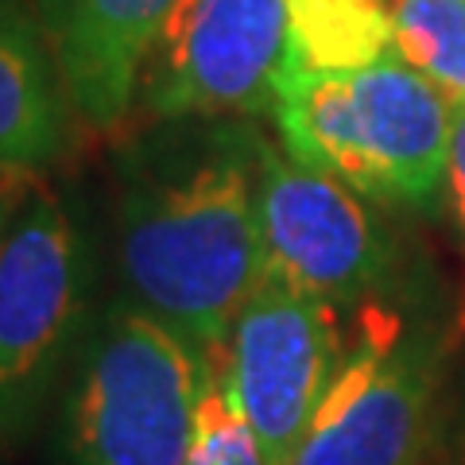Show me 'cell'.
<instances>
[{"label": "cell", "mask_w": 465, "mask_h": 465, "mask_svg": "<svg viewBox=\"0 0 465 465\" xmlns=\"http://www.w3.org/2000/svg\"><path fill=\"white\" fill-rule=\"evenodd\" d=\"M287 70L283 0H174L143 58V121L256 116Z\"/></svg>", "instance_id": "8992f818"}, {"label": "cell", "mask_w": 465, "mask_h": 465, "mask_svg": "<svg viewBox=\"0 0 465 465\" xmlns=\"http://www.w3.org/2000/svg\"><path fill=\"white\" fill-rule=\"evenodd\" d=\"M256 213L264 268L275 280L333 307H353L388 287L396 249L369 198L299 163L272 140L260 159Z\"/></svg>", "instance_id": "ba28073f"}, {"label": "cell", "mask_w": 465, "mask_h": 465, "mask_svg": "<svg viewBox=\"0 0 465 465\" xmlns=\"http://www.w3.org/2000/svg\"><path fill=\"white\" fill-rule=\"evenodd\" d=\"M442 349L369 307L291 465H419L434 434Z\"/></svg>", "instance_id": "5b68a950"}, {"label": "cell", "mask_w": 465, "mask_h": 465, "mask_svg": "<svg viewBox=\"0 0 465 465\" xmlns=\"http://www.w3.org/2000/svg\"><path fill=\"white\" fill-rule=\"evenodd\" d=\"M446 191L454 202V217L465 241V105H454L450 116V155H446Z\"/></svg>", "instance_id": "5bb4252c"}, {"label": "cell", "mask_w": 465, "mask_h": 465, "mask_svg": "<svg viewBox=\"0 0 465 465\" xmlns=\"http://www.w3.org/2000/svg\"><path fill=\"white\" fill-rule=\"evenodd\" d=\"M174 0H35L66 97L90 133H121L136 116L140 74Z\"/></svg>", "instance_id": "9c48e42d"}, {"label": "cell", "mask_w": 465, "mask_h": 465, "mask_svg": "<svg viewBox=\"0 0 465 465\" xmlns=\"http://www.w3.org/2000/svg\"><path fill=\"white\" fill-rule=\"evenodd\" d=\"M5 213H8V206H5V194H0V244H5V232H8V225H5L8 217Z\"/></svg>", "instance_id": "9a60e30c"}, {"label": "cell", "mask_w": 465, "mask_h": 465, "mask_svg": "<svg viewBox=\"0 0 465 465\" xmlns=\"http://www.w3.org/2000/svg\"><path fill=\"white\" fill-rule=\"evenodd\" d=\"M287 5V70L326 74L361 70L396 54L388 0H283Z\"/></svg>", "instance_id": "8fae6325"}, {"label": "cell", "mask_w": 465, "mask_h": 465, "mask_svg": "<svg viewBox=\"0 0 465 465\" xmlns=\"http://www.w3.org/2000/svg\"><path fill=\"white\" fill-rule=\"evenodd\" d=\"M210 369L128 295L97 307L58 391L54 465H186Z\"/></svg>", "instance_id": "3957f363"}, {"label": "cell", "mask_w": 465, "mask_h": 465, "mask_svg": "<svg viewBox=\"0 0 465 465\" xmlns=\"http://www.w3.org/2000/svg\"><path fill=\"white\" fill-rule=\"evenodd\" d=\"M186 465H264L256 434L249 427V419H244V411L237 407V400H232L217 361L198 400L194 439H191Z\"/></svg>", "instance_id": "4fadbf2b"}, {"label": "cell", "mask_w": 465, "mask_h": 465, "mask_svg": "<svg viewBox=\"0 0 465 465\" xmlns=\"http://www.w3.org/2000/svg\"><path fill=\"white\" fill-rule=\"evenodd\" d=\"M94 249L63 194L32 191L0 244V454L58 400L94 322Z\"/></svg>", "instance_id": "277c9868"}, {"label": "cell", "mask_w": 465, "mask_h": 465, "mask_svg": "<svg viewBox=\"0 0 465 465\" xmlns=\"http://www.w3.org/2000/svg\"><path fill=\"white\" fill-rule=\"evenodd\" d=\"M272 113L287 155L369 202L427 206L446 183L454 101L400 54L361 70L283 74Z\"/></svg>", "instance_id": "7a4b0ae2"}, {"label": "cell", "mask_w": 465, "mask_h": 465, "mask_svg": "<svg viewBox=\"0 0 465 465\" xmlns=\"http://www.w3.org/2000/svg\"><path fill=\"white\" fill-rule=\"evenodd\" d=\"M264 143L249 116L148 121L113 163L121 295L210 361L268 275L256 213Z\"/></svg>", "instance_id": "6da1fadb"}, {"label": "cell", "mask_w": 465, "mask_h": 465, "mask_svg": "<svg viewBox=\"0 0 465 465\" xmlns=\"http://www.w3.org/2000/svg\"><path fill=\"white\" fill-rule=\"evenodd\" d=\"M341 361L345 341L333 302L264 275L232 318L217 361L264 465H291Z\"/></svg>", "instance_id": "52a82bcc"}, {"label": "cell", "mask_w": 465, "mask_h": 465, "mask_svg": "<svg viewBox=\"0 0 465 465\" xmlns=\"http://www.w3.org/2000/svg\"><path fill=\"white\" fill-rule=\"evenodd\" d=\"M74 105L35 0H0V174L39 179L70 152Z\"/></svg>", "instance_id": "30bf717a"}, {"label": "cell", "mask_w": 465, "mask_h": 465, "mask_svg": "<svg viewBox=\"0 0 465 465\" xmlns=\"http://www.w3.org/2000/svg\"><path fill=\"white\" fill-rule=\"evenodd\" d=\"M396 54L465 105V0H388Z\"/></svg>", "instance_id": "7c38bea8"}]
</instances>
